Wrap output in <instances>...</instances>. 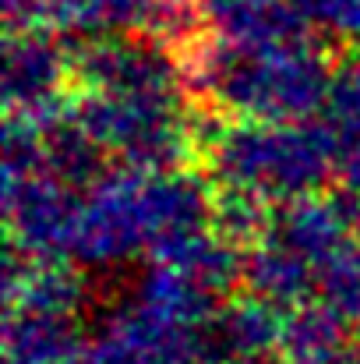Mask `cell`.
Returning <instances> with one entry per match:
<instances>
[]
</instances>
